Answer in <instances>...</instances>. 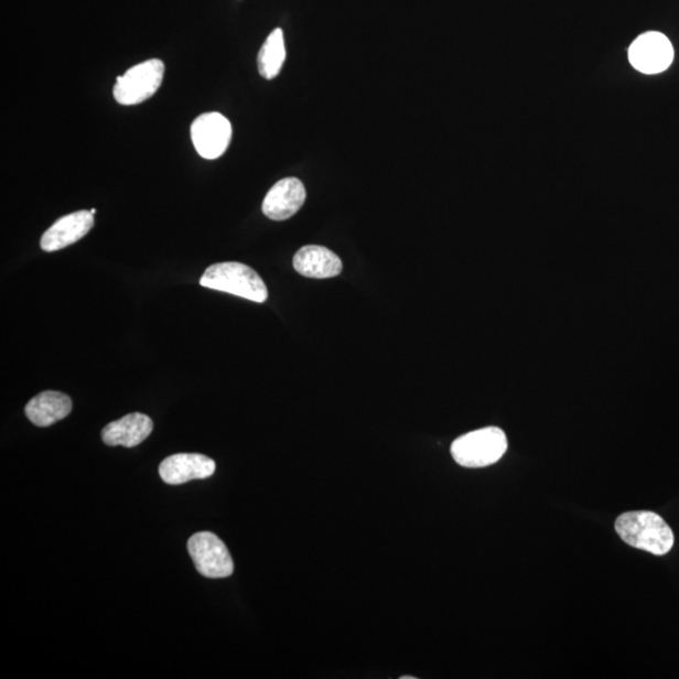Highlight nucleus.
Segmentation results:
<instances>
[{
  "label": "nucleus",
  "mask_w": 679,
  "mask_h": 679,
  "mask_svg": "<svg viewBox=\"0 0 679 679\" xmlns=\"http://www.w3.org/2000/svg\"><path fill=\"white\" fill-rule=\"evenodd\" d=\"M285 60L284 37L281 29L268 35L258 55V71L266 79L280 75Z\"/></svg>",
  "instance_id": "14"
},
{
  "label": "nucleus",
  "mask_w": 679,
  "mask_h": 679,
  "mask_svg": "<svg viewBox=\"0 0 679 679\" xmlns=\"http://www.w3.org/2000/svg\"><path fill=\"white\" fill-rule=\"evenodd\" d=\"M216 472V462L198 453L170 455L160 464L159 475L168 485H183L194 479H207Z\"/></svg>",
  "instance_id": "8"
},
{
  "label": "nucleus",
  "mask_w": 679,
  "mask_h": 679,
  "mask_svg": "<svg viewBox=\"0 0 679 679\" xmlns=\"http://www.w3.org/2000/svg\"><path fill=\"white\" fill-rule=\"evenodd\" d=\"M293 267L309 279H332L343 271L342 259L323 246H305L293 257Z\"/></svg>",
  "instance_id": "11"
},
{
  "label": "nucleus",
  "mask_w": 679,
  "mask_h": 679,
  "mask_svg": "<svg viewBox=\"0 0 679 679\" xmlns=\"http://www.w3.org/2000/svg\"><path fill=\"white\" fill-rule=\"evenodd\" d=\"M153 421L148 416L131 413L119 421L107 424L103 431V441L107 445H123L132 449L144 442L153 432Z\"/></svg>",
  "instance_id": "12"
},
{
  "label": "nucleus",
  "mask_w": 679,
  "mask_h": 679,
  "mask_svg": "<svg viewBox=\"0 0 679 679\" xmlns=\"http://www.w3.org/2000/svg\"><path fill=\"white\" fill-rule=\"evenodd\" d=\"M675 50L671 41L659 32L639 35L629 48V61L634 68L646 75L664 73L672 65Z\"/></svg>",
  "instance_id": "7"
},
{
  "label": "nucleus",
  "mask_w": 679,
  "mask_h": 679,
  "mask_svg": "<svg viewBox=\"0 0 679 679\" xmlns=\"http://www.w3.org/2000/svg\"><path fill=\"white\" fill-rule=\"evenodd\" d=\"M187 550L195 569L205 578L222 579L234 574L235 564L230 553L216 534H194L187 541Z\"/></svg>",
  "instance_id": "5"
},
{
  "label": "nucleus",
  "mask_w": 679,
  "mask_h": 679,
  "mask_svg": "<svg viewBox=\"0 0 679 679\" xmlns=\"http://www.w3.org/2000/svg\"><path fill=\"white\" fill-rule=\"evenodd\" d=\"M95 225L94 214L79 211L60 218L41 238V248L46 252H56L84 238Z\"/></svg>",
  "instance_id": "10"
},
{
  "label": "nucleus",
  "mask_w": 679,
  "mask_h": 679,
  "mask_svg": "<svg viewBox=\"0 0 679 679\" xmlns=\"http://www.w3.org/2000/svg\"><path fill=\"white\" fill-rule=\"evenodd\" d=\"M506 451V434L497 427L482 428L464 434L451 446L454 461L467 468L491 466L502 460Z\"/></svg>",
  "instance_id": "3"
},
{
  "label": "nucleus",
  "mask_w": 679,
  "mask_h": 679,
  "mask_svg": "<svg viewBox=\"0 0 679 679\" xmlns=\"http://www.w3.org/2000/svg\"><path fill=\"white\" fill-rule=\"evenodd\" d=\"M401 679H416V677H412V676H405V677H401Z\"/></svg>",
  "instance_id": "15"
},
{
  "label": "nucleus",
  "mask_w": 679,
  "mask_h": 679,
  "mask_svg": "<svg viewBox=\"0 0 679 679\" xmlns=\"http://www.w3.org/2000/svg\"><path fill=\"white\" fill-rule=\"evenodd\" d=\"M615 531L629 547L654 556H666L675 545V534L662 517L649 511L625 513L616 518Z\"/></svg>",
  "instance_id": "1"
},
{
  "label": "nucleus",
  "mask_w": 679,
  "mask_h": 679,
  "mask_svg": "<svg viewBox=\"0 0 679 679\" xmlns=\"http://www.w3.org/2000/svg\"><path fill=\"white\" fill-rule=\"evenodd\" d=\"M203 288L236 294L249 301L263 303L268 299L267 285L258 273L244 263L223 262L205 270Z\"/></svg>",
  "instance_id": "2"
},
{
  "label": "nucleus",
  "mask_w": 679,
  "mask_h": 679,
  "mask_svg": "<svg viewBox=\"0 0 679 679\" xmlns=\"http://www.w3.org/2000/svg\"><path fill=\"white\" fill-rule=\"evenodd\" d=\"M306 201L305 185L298 177H284L267 193L262 212L272 220H285L297 214Z\"/></svg>",
  "instance_id": "9"
},
{
  "label": "nucleus",
  "mask_w": 679,
  "mask_h": 679,
  "mask_svg": "<svg viewBox=\"0 0 679 679\" xmlns=\"http://www.w3.org/2000/svg\"><path fill=\"white\" fill-rule=\"evenodd\" d=\"M89 212H91L93 214H95V213H96V209H91V211H89Z\"/></svg>",
  "instance_id": "16"
},
{
  "label": "nucleus",
  "mask_w": 679,
  "mask_h": 679,
  "mask_svg": "<svg viewBox=\"0 0 679 679\" xmlns=\"http://www.w3.org/2000/svg\"><path fill=\"white\" fill-rule=\"evenodd\" d=\"M73 410V400L64 392L43 391L30 400L25 416L37 427H50L66 418Z\"/></svg>",
  "instance_id": "13"
},
{
  "label": "nucleus",
  "mask_w": 679,
  "mask_h": 679,
  "mask_svg": "<svg viewBox=\"0 0 679 679\" xmlns=\"http://www.w3.org/2000/svg\"><path fill=\"white\" fill-rule=\"evenodd\" d=\"M191 136L194 148L202 158L218 159L226 153L230 144V122L226 116L218 112L203 114L193 121Z\"/></svg>",
  "instance_id": "6"
},
{
  "label": "nucleus",
  "mask_w": 679,
  "mask_h": 679,
  "mask_svg": "<svg viewBox=\"0 0 679 679\" xmlns=\"http://www.w3.org/2000/svg\"><path fill=\"white\" fill-rule=\"evenodd\" d=\"M164 73L163 61L153 58L141 62L116 79L115 100L123 106L139 105L149 100L162 86Z\"/></svg>",
  "instance_id": "4"
}]
</instances>
